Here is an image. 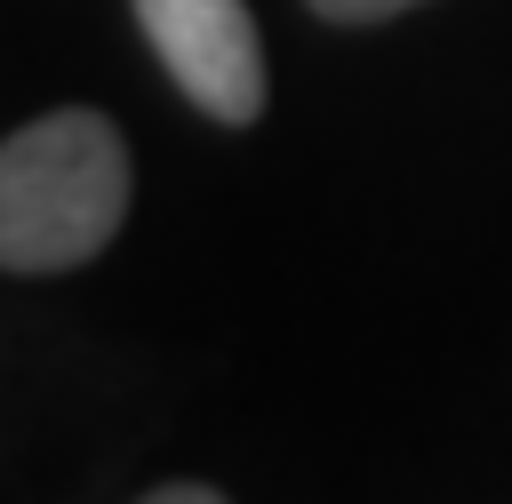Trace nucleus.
<instances>
[{
  "instance_id": "f257e3e1",
  "label": "nucleus",
  "mask_w": 512,
  "mask_h": 504,
  "mask_svg": "<svg viewBox=\"0 0 512 504\" xmlns=\"http://www.w3.org/2000/svg\"><path fill=\"white\" fill-rule=\"evenodd\" d=\"M136 168L104 112H40L0 144V264L8 272H72L128 216Z\"/></svg>"
},
{
  "instance_id": "f03ea898",
  "label": "nucleus",
  "mask_w": 512,
  "mask_h": 504,
  "mask_svg": "<svg viewBox=\"0 0 512 504\" xmlns=\"http://www.w3.org/2000/svg\"><path fill=\"white\" fill-rule=\"evenodd\" d=\"M136 24L160 56V72L224 128H248L264 112V40L248 0H136Z\"/></svg>"
},
{
  "instance_id": "7ed1b4c3",
  "label": "nucleus",
  "mask_w": 512,
  "mask_h": 504,
  "mask_svg": "<svg viewBox=\"0 0 512 504\" xmlns=\"http://www.w3.org/2000/svg\"><path fill=\"white\" fill-rule=\"evenodd\" d=\"M408 8H424V0H312V16H328V24H384Z\"/></svg>"
},
{
  "instance_id": "20e7f679",
  "label": "nucleus",
  "mask_w": 512,
  "mask_h": 504,
  "mask_svg": "<svg viewBox=\"0 0 512 504\" xmlns=\"http://www.w3.org/2000/svg\"><path fill=\"white\" fill-rule=\"evenodd\" d=\"M136 504H224L208 480H168V488H152V496H136Z\"/></svg>"
}]
</instances>
